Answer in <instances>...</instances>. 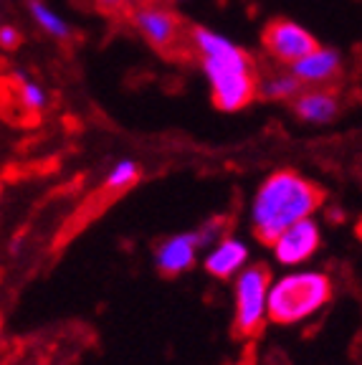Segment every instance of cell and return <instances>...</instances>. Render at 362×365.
Masks as SVG:
<instances>
[{"label":"cell","instance_id":"obj_11","mask_svg":"<svg viewBox=\"0 0 362 365\" xmlns=\"http://www.w3.org/2000/svg\"><path fill=\"white\" fill-rule=\"evenodd\" d=\"M249 262V249L238 239H221L215 241L210 254L205 257V272L218 277V279H231Z\"/></svg>","mask_w":362,"mask_h":365},{"label":"cell","instance_id":"obj_10","mask_svg":"<svg viewBox=\"0 0 362 365\" xmlns=\"http://www.w3.org/2000/svg\"><path fill=\"white\" fill-rule=\"evenodd\" d=\"M294 112L299 120L309 122V125H327L340 112V99L324 86H309V89L296 91Z\"/></svg>","mask_w":362,"mask_h":365},{"label":"cell","instance_id":"obj_5","mask_svg":"<svg viewBox=\"0 0 362 365\" xmlns=\"http://www.w3.org/2000/svg\"><path fill=\"white\" fill-rule=\"evenodd\" d=\"M319 244H322V234H319V223L311 216L301 218V221L291 223L284 231H279L272 239V251L279 264L284 267H299L306 259L317 254Z\"/></svg>","mask_w":362,"mask_h":365},{"label":"cell","instance_id":"obj_8","mask_svg":"<svg viewBox=\"0 0 362 365\" xmlns=\"http://www.w3.org/2000/svg\"><path fill=\"white\" fill-rule=\"evenodd\" d=\"M289 71L301 86H327L342 71V56L327 46H314L294 63H289Z\"/></svg>","mask_w":362,"mask_h":365},{"label":"cell","instance_id":"obj_13","mask_svg":"<svg viewBox=\"0 0 362 365\" xmlns=\"http://www.w3.org/2000/svg\"><path fill=\"white\" fill-rule=\"evenodd\" d=\"M29 11H31V18L36 21L41 31H46L48 36L53 38H68L71 36V29H68V23L63 21L58 13H53L51 8L46 6L43 0H29Z\"/></svg>","mask_w":362,"mask_h":365},{"label":"cell","instance_id":"obj_17","mask_svg":"<svg viewBox=\"0 0 362 365\" xmlns=\"http://www.w3.org/2000/svg\"><path fill=\"white\" fill-rule=\"evenodd\" d=\"M18 43H21V34H18L16 26H0V46L11 51Z\"/></svg>","mask_w":362,"mask_h":365},{"label":"cell","instance_id":"obj_2","mask_svg":"<svg viewBox=\"0 0 362 365\" xmlns=\"http://www.w3.org/2000/svg\"><path fill=\"white\" fill-rule=\"evenodd\" d=\"M322 205V190L294 170H276L261 182L251 203V226L264 244Z\"/></svg>","mask_w":362,"mask_h":365},{"label":"cell","instance_id":"obj_18","mask_svg":"<svg viewBox=\"0 0 362 365\" xmlns=\"http://www.w3.org/2000/svg\"><path fill=\"white\" fill-rule=\"evenodd\" d=\"M102 11H119L122 6H127V0H94Z\"/></svg>","mask_w":362,"mask_h":365},{"label":"cell","instance_id":"obj_7","mask_svg":"<svg viewBox=\"0 0 362 365\" xmlns=\"http://www.w3.org/2000/svg\"><path fill=\"white\" fill-rule=\"evenodd\" d=\"M132 23L135 29L145 36L152 48L157 51H167L177 43L180 38V21L172 11L157 6V3H148V6H140L132 13Z\"/></svg>","mask_w":362,"mask_h":365},{"label":"cell","instance_id":"obj_4","mask_svg":"<svg viewBox=\"0 0 362 365\" xmlns=\"http://www.w3.org/2000/svg\"><path fill=\"white\" fill-rule=\"evenodd\" d=\"M272 274L267 267L241 269L236 277V330L241 335H256L267 322V292Z\"/></svg>","mask_w":362,"mask_h":365},{"label":"cell","instance_id":"obj_14","mask_svg":"<svg viewBox=\"0 0 362 365\" xmlns=\"http://www.w3.org/2000/svg\"><path fill=\"white\" fill-rule=\"evenodd\" d=\"M137 178H140V165H137L135 160H119L117 165L112 168V173L107 175V188H130Z\"/></svg>","mask_w":362,"mask_h":365},{"label":"cell","instance_id":"obj_9","mask_svg":"<svg viewBox=\"0 0 362 365\" xmlns=\"http://www.w3.org/2000/svg\"><path fill=\"white\" fill-rule=\"evenodd\" d=\"M198 249H200L198 234H177L157 246L155 262H157V269L162 274L175 277V274L187 272V269L195 264Z\"/></svg>","mask_w":362,"mask_h":365},{"label":"cell","instance_id":"obj_3","mask_svg":"<svg viewBox=\"0 0 362 365\" xmlns=\"http://www.w3.org/2000/svg\"><path fill=\"white\" fill-rule=\"evenodd\" d=\"M332 297V282L322 272H291L269 284L267 319L276 325H299L317 314Z\"/></svg>","mask_w":362,"mask_h":365},{"label":"cell","instance_id":"obj_16","mask_svg":"<svg viewBox=\"0 0 362 365\" xmlns=\"http://www.w3.org/2000/svg\"><path fill=\"white\" fill-rule=\"evenodd\" d=\"M195 234H198L200 249H203V246H213L215 241H218V236H221V221H210L208 226H203L200 231H195Z\"/></svg>","mask_w":362,"mask_h":365},{"label":"cell","instance_id":"obj_12","mask_svg":"<svg viewBox=\"0 0 362 365\" xmlns=\"http://www.w3.org/2000/svg\"><path fill=\"white\" fill-rule=\"evenodd\" d=\"M299 89L301 84L291 76V71H276L264 81H256V94L267 99H294Z\"/></svg>","mask_w":362,"mask_h":365},{"label":"cell","instance_id":"obj_1","mask_svg":"<svg viewBox=\"0 0 362 365\" xmlns=\"http://www.w3.org/2000/svg\"><path fill=\"white\" fill-rule=\"evenodd\" d=\"M190 41L200 56L215 107L223 112L249 107L256 97V74L249 53L210 29H192Z\"/></svg>","mask_w":362,"mask_h":365},{"label":"cell","instance_id":"obj_6","mask_svg":"<svg viewBox=\"0 0 362 365\" xmlns=\"http://www.w3.org/2000/svg\"><path fill=\"white\" fill-rule=\"evenodd\" d=\"M264 48L281 66L294 63L317 46V38L294 21H272L264 31Z\"/></svg>","mask_w":362,"mask_h":365},{"label":"cell","instance_id":"obj_15","mask_svg":"<svg viewBox=\"0 0 362 365\" xmlns=\"http://www.w3.org/2000/svg\"><path fill=\"white\" fill-rule=\"evenodd\" d=\"M21 102L26 104L29 109H43L46 102H48V97H46L43 86H38L36 81L23 79V84H21Z\"/></svg>","mask_w":362,"mask_h":365}]
</instances>
